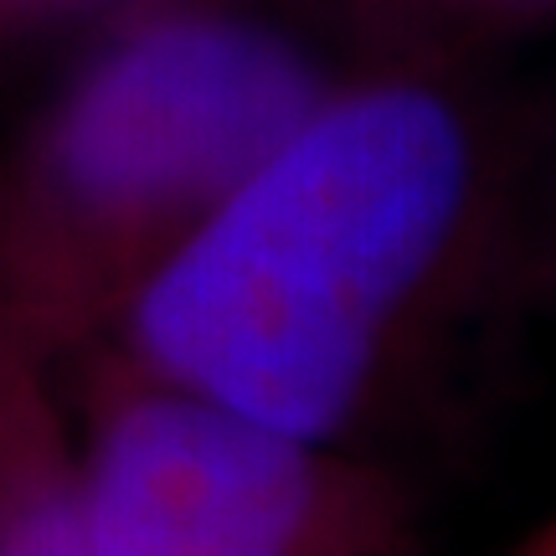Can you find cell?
Wrapping results in <instances>:
<instances>
[{
    "label": "cell",
    "mask_w": 556,
    "mask_h": 556,
    "mask_svg": "<svg viewBox=\"0 0 556 556\" xmlns=\"http://www.w3.org/2000/svg\"><path fill=\"white\" fill-rule=\"evenodd\" d=\"M469 5H495V11H552L556 0H469Z\"/></svg>",
    "instance_id": "5b68a950"
},
{
    "label": "cell",
    "mask_w": 556,
    "mask_h": 556,
    "mask_svg": "<svg viewBox=\"0 0 556 556\" xmlns=\"http://www.w3.org/2000/svg\"><path fill=\"white\" fill-rule=\"evenodd\" d=\"M330 93L268 21L170 11L114 37L58 99L31 155V212L58 299L155 268Z\"/></svg>",
    "instance_id": "7a4b0ae2"
},
{
    "label": "cell",
    "mask_w": 556,
    "mask_h": 556,
    "mask_svg": "<svg viewBox=\"0 0 556 556\" xmlns=\"http://www.w3.org/2000/svg\"><path fill=\"white\" fill-rule=\"evenodd\" d=\"M413 546V495L191 387L109 407L78 469V556H387Z\"/></svg>",
    "instance_id": "3957f363"
},
{
    "label": "cell",
    "mask_w": 556,
    "mask_h": 556,
    "mask_svg": "<svg viewBox=\"0 0 556 556\" xmlns=\"http://www.w3.org/2000/svg\"><path fill=\"white\" fill-rule=\"evenodd\" d=\"M520 556H556V516H552V520H541L536 531L520 541Z\"/></svg>",
    "instance_id": "277c9868"
},
{
    "label": "cell",
    "mask_w": 556,
    "mask_h": 556,
    "mask_svg": "<svg viewBox=\"0 0 556 556\" xmlns=\"http://www.w3.org/2000/svg\"><path fill=\"white\" fill-rule=\"evenodd\" d=\"M490 150L433 78L330 88L129 294V345L283 433L345 443L475 278Z\"/></svg>",
    "instance_id": "6da1fadb"
}]
</instances>
